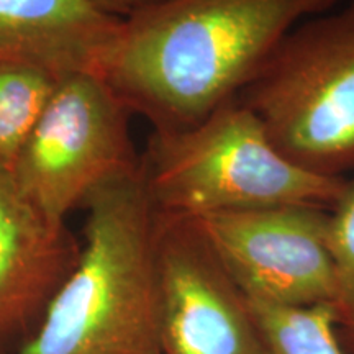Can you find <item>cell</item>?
Returning a JSON list of instances; mask_svg holds the SVG:
<instances>
[{"label":"cell","instance_id":"6da1fadb","mask_svg":"<svg viewBox=\"0 0 354 354\" xmlns=\"http://www.w3.org/2000/svg\"><path fill=\"white\" fill-rule=\"evenodd\" d=\"M351 0H166L123 20L100 69L153 131L187 130L248 86L302 21Z\"/></svg>","mask_w":354,"mask_h":354},{"label":"cell","instance_id":"7a4b0ae2","mask_svg":"<svg viewBox=\"0 0 354 354\" xmlns=\"http://www.w3.org/2000/svg\"><path fill=\"white\" fill-rule=\"evenodd\" d=\"M82 209L76 268L32 336L2 354H161L159 212L141 169L102 185Z\"/></svg>","mask_w":354,"mask_h":354},{"label":"cell","instance_id":"3957f363","mask_svg":"<svg viewBox=\"0 0 354 354\" xmlns=\"http://www.w3.org/2000/svg\"><path fill=\"white\" fill-rule=\"evenodd\" d=\"M140 169L159 214L185 216L277 205L331 210L346 183L294 165L236 97L187 130L153 131Z\"/></svg>","mask_w":354,"mask_h":354},{"label":"cell","instance_id":"277c9868","mask_svg":"<svg viewBox=\"0 0 354 354\" xmlns=\"http://www.w3.org/2000/svg\"><path fill=\"white\" fill-rule=\"evenodd\" d=\"M236 99L294 165L354 171V0L290 30Z\"/></svg>","mask_w":354,"mask_h":354},{"label":"cell","instance_id":"5b68a950","mask_svg":"<svg viewBox=\"0 0 354 354\" xmlns=\"http://www.w3.org/2000/svg\"><path fill=\"white\" fill-rule=\"evenodd\" d=\"M133 117L99 73L61 79L10 167L21 192L48 218H66L97 189L140 169Z\"/></svg>","mask_w":354,"mask_h":354},{"label":"cell","instance_id":"8992f818","mask_svg":"<svg viewBox=\"0 0 354 354\" xmlns=\"http://www.w3.org/2000/svg\"><path fill=\"white\" fill-rule=\"evenodd\" d=\"M156 264L161 354H271L196 216L159 214Z\"/></svg>","mask_w":354,"mask_h":354},{"label":"cell","instance_id":"52a82bcc","mask_svg":"<svg viewBox=\"0 0 354 354\" xmlns=\"http://www.w3.org/2000/svg\"><path fill=\"white\" fill-rule=\"evenodd\" d=\"M196 218L246 299L281 307L333 304L330 210L277 205Z\"/></svg>","mask_w":354,"mask_h":354},{"label":"cell","instance_id":"ba28073f","mask_svg":"<svg viewBox=\"0 0 354 354\" xmlns=\"http://www.w3.org/2000/svg\"><path fill=\"white\" fill-rule=\"evenodd\" d=\"M79 254L68 225L48 218L0 166V354L32 336Z\"/></svg>","mask_w":354,"mask_h":354},{"label":"cell","instance_id":"9c48e42d","mask_svg":"<svg viewBox=\"0 0 354 354\" xmlns=\"http://www.w3.org/2000/svg\"><path fill=\"white\" fill-rule=\"evenodd\" d=\"M122 21L87 0H0V59L38 61L63 74H100Z\"/></svg>","mask_w":354,"mask_h":354},{"label":"cell","instance_id":"30bf717a","mask_svg":"<svg viewBox=\"0 0 354 354\" xmlns=\"http://www.w3.org/2000/svg\"><path fill=\"white\" fill-rule=\"evenodd\" d=\"M68 74L32 59H0V166L10 167Z\"/></svg>","mask_w":354,"mask_h":354},{"label":"cell","instance_id":"8fae6325","mask_svg":"<svg viewBox=\"0 0 354 354\" xmlns=\"http://www.w3.org/2000/svg\"><path fill=\"white\" fill-rule=\"evenodd\" d=\"M246 300L271 354H349L336 335L331 304L281 307Z\"/></svg>","mask_w":354,"mask_h":354},{"label":"cell","instance_id":"7c38bea8","mask_svg":"<svg viewBox=\"0 0 354 354\" xmlns=\"http://www.w3.org/2000/svg\"><path fill=\"white\" fill-rule=\"evenodd\" d=\"M328 246L336 281L331 304L336 335L342 346L354 354V177L346 179L330 210Z\"/></svg>","mask_w":354,"mask_h":354},{"label":"cell","instance_id":"4fadbf2b","mask_svg":"<svg viewBox=\"0 0 354 354\" xmlns=\"http://www.w3.org/2000/svg\"><path fill=\"white\" fill-rule=\"evenodd\" d=\"M87 2L105 15L118 20H127L146 8L166 2V0H87Z\"/></svg>","mask_w":354,"mask_h":354}]
</instances>
